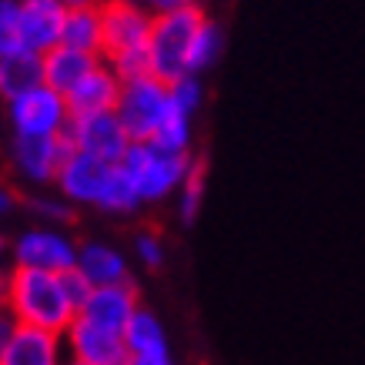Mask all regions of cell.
<instances>
[{
    "instance_id": "6da1fadb",
    "label": "cell",
    "mask_w": 365,
    "mask_h": 365,
    "mask_svg": "<svg viewBox=\"0 0 365 365\" xmlns=\"http://www.w3.org/2000/svg\"><path fill=\"white\" fill-rule=\"evenodd\" d=\"M4 309L11 312L14 322L47 329V332H67V325L78 319V305L71 302L61 272L44 268H24L14 265L7 272V302Z\"/></svg>"
},
{
    "instance_id": "7a4b0ae2",
    "label": "cell",
    "mask_w": 365,
    "mask_h": 365,
    "mask_svg": "<svg viewBox=\"0 0 365 365\" xmlns=\"http://www.w3.org/2000/svg\"><path fill=\"white\" fill-rule=\"evenodd\" d=\"M205 17L208 14L201 11V4H191V7H181L171 14H158L151 24V37H148V57H151L155 78L171 84L181 74H188L191 41H195Z\"/></svg>"
},
{
    "instance_id": "3957f363",
    "label": "cell",
    "mask_w": 365,
    "mask_h": 365,
    "mask_svg": "<svg viewBox=\"0 0 365 365\" xmlns=\"http://www.w3.org/2000/svg\"><path fill=\"white\" fill-rule=\"evenodd\" d=\"M191 161H195L191 151L188 155H175V151H165V148H158L151 141H134L128 148V155L121 158V168L128 171L141 201H161L171 191L181 188Z\"/></svg>"
},
{
    "instance_id": "277c9868",
    "label": "cell",
    "mask_w": 365,
    "mask_h": 365,
    "mask_svg": "<svg viewBox=\"0 0 365 365\" xmlns=\"http://www.w3.org/2000/svg\"><path fill=\"white\" fill-rule=\"evenodd\" d=\"M168 108H171L168 81L155 78V74H144V78L121 84V98H118L114 114L121 118L124 131L131 134V141H151L158 124L165 121Z\"/></svg>"
},
{
    "instance_id": "5b68a950",
    "label": "cell",
    "mask_w": 365,
    "mask_h": 365,
    "mask_svg": "<svg viewBox=\"0 0 365 365\" xmlns=\"http://www.w3.org/2000/svg\"><path fill=\"white\" fill-rule=\"evenodd\" d=\"M7 111H11L14 134H41V138H51V134H64L67 124H71L67 98L61 91L47 88V84L7 101Z\"/></svg>"
},
{
    "instance_id": "8992f818",
    "label": "cell",
    "mask_w": 365,
    "mask_h": 365,
    "mask_svg": "<svg viewBox=\"0 0 365 365\" xmlns=\"http://www.w3.org/2000/svg\"><path fill=\"white\" fill-rule=\"evenodd\" d=\"M114 175H118L114 161H101L94 155L74 151L57 171V188L71 205H94V208H101L104 198H108Z\"/></svg>"
},
{
    "instance_id": "52a82bcc",
    "label": "cell",
    "mask_w": 365,
    "mask_h": 365,
    "mask_svg": "<svg viewBox=\"0 0 365 365\" xmlns=\"http://www.w3.org/2000/svg\"><path fill=\"white\" fill-rule=\"evenodd\" d=\"M101 17H104V57L148 47L155 14L141 0H104Z\"/></svg>"
},
{
    "instance_id": "ba28073f",
    "label": "cell",
    "mask_w": 365,
    "mask_h": 365,
    "mask_svg": "<svg viewBox=\"0 0 365 365\" xmlns=\"http://www.w3.org/2000/svg\"><path fill=\"white\" fill-rule=\"evenodd\" d=\"M78 148L71 141V134H51V138H41V134H14V165L27 181L34 185H47V181H57V171L67 158L74 155Z\"/></svg>"
},
{
    "instance_id": "9c48e42d",
    "label": "cell",
    "mask_w": 365,
    "mask_h": 365,
    "mask_svg": "<svg viewBox=\"0 0 365 365\" xmlns=\"http://www.w3.org/2000/svg\"><path fill=\"white\" fill-rule=\"evenodd\" d=\"M67 134L78 151L84 155H94L101 161H121L131 148V134L124 131L121 118L114 111H101V114H81V118H71L67 124Z\"/></svg>"
},
{
    "instance_id": "30bf717a",
    "label": "cell",
    "mask_w": 365,
    "mask_h": 365,
    "mask_svg": "<svg viewBox=\"0 0 365 365\" xmlns=\"http://www.w3.org/2000/svg\"><path fill=\"white\" fill-rule=\"evenodd\" d=\"M64 345L71 349L74 359L91 362V365H128V359H131V349L124 342V332L94 325V322L81 319V315L67 325Z\"/></svg>"
},
{
    "instance_id": "8fae6325",
    "label": "cell",
    "mask_w": 365,
    "mask_h": 365,
    "mask_svg": "<svg viewBox=\"0 0 365 365\" xmlns=\"http://www.w3.org/2000/svg\"><path fill=\"white\" fill-rule=\"evenodd\" d=\"M14 262L24 268L67 272V268L78 265V245L54 228H31L14 245Z\"/></svg>"
},
{
    "instance_id": "7c38bea8",
    "label": "cell",
    "mask_w": 365,
    "mask_h": 365,
    "mask_svg": "<svg viewBox=\"0 0 365 365\" xmlns=\"http://www.w3.org/2000/svg\"><path fill=\"white\" fill-rule=\"evenodd\" d=\"M61 342H64L61 332L14 322L11 335L4 342V352H0V365H64Z\"/></svg>"
},
{
    "instance_id": "4fadbf2b",
    "label": "cell",
    "mask_w": 365,
    "mask_h": 365,
    "mask_svg": "<svg viewBox=\"0 0 365 365\" xmlns=\"http://www.w3.org/2000/svg\"><path fill=\"white\" fill-rule=\"evenodd\" d=\"M141 309L138 305V288L134 282H124V285H101L91 288V295L81 305V319L94 322V325H104V329H114V332H124L131 315Z\"/></svg>"
},
{
    "instance_id": "5bb4252c",
    "label": "cell",
    "mask_w": 365,
    "mask_h": 365,
    "mask_svg": "<svg viewBox=\"0 0 365 365\" xmlns=\"http://www.w3.org/2000/svg\"><path fill=\"white\" fill-rule=\"evenodd\" d=\"M67 7L61 0H21V27L27 51L47 54L64 37Z\"/></svg>"
},
{
    "instance_id": "9a60e30c",
    "label": "cell",
    "mask_w": 365,
    "mask_h": 365,
    "mask_svg": "<svg viewBox=\"0 0 365 365\" xmlns=\"http://www.w3.org/2000/svg\"><path fill=\"white\" fill-rule=\"evenodd\" d=\"M121 84L124 81L111 71L108 61H101L88 78L81 81L78 88L67 94V108H71V118H81V114H101V111H114L118 108V98H121Z\"/></svg>"
},
{
    "instance_id": "2e32d148",
    "label": "cell",
    "mask_w": 365,
    "mask_h": 365,
    "mask_svg": "<svg viewBox=\"0 0 365 365\" xmlns=\"http://www.w3.org/2000/svg\"><path fill=\"white\" fill-rule=\"evenodd\" d=\"M101 61H104V57L88 54V51H78V47L57 44L44 54V84L47 88H54V91H61V94L67 98V94L78 88L81 81L88 78Z\"/></svg>"
},
{
    "instance_id": "e0dca14e",
    "label": "cell",
    "mask_w": 365,
    "mask_h": 365,
    "mask_svg": "<svg viewBox=\"0 0 365 365\" xmlns=\"http://www.w3.org/2000/svg\"><path fill=\"white\" fill-rule=\"evenodd\" d=\"M78 268L84 272L94 288L101 285H124L131 282V272H128V262L124 255L111 245H101V242H88L78 248Z\"/></svg>"
},
{
    "instance_id": "ac0fdd59",
    "label": "cell",
    "mask_w": 365,
    "mask_h": 365,
    "mask_svg": "<svg viewBox=\"0 0 365 365\" xmlns=\"http://www.w3.org/2000/svg\"><path fill=\"white\" fill-rule=\"evenodd\" d=\"M44 84V54L37 51H17L0 57V98L14 101L27 91Z\"/></svg>"
},
{
    "instance_id": "d6986e66",
    "label": "cell",
    "mask_w": 365,
    "mask_h": 365,
    "mask_svg": "<svg viewBox=\"0 0 365 365\" xmlns=\"http://www.w3.org/2000/svg\"><path fill=\"white\" fill-rule=\"evenodd\" d=\"M61 44L104 57V17H101V7H78V11H67Z\"/></svg>"
},
{
    "instance_id": "ffe728a7",
    "label": "cell",
    "mask_w": 365,
    "mask_h": 365,
    "mask_svg": "<svg viewBox=\"0 0 365 365\" xmlns=\"http://www.w3.org/2000/svg\"><path fill=\"white\" fill-rule=\"evenodd\" d=\"M222 51H225V31L218 21L205 17L191 41V54H188V74H208L211 67L222 61Z\"/></svg>"
},
{
    "instance_id": "44dd1931",
    "label": "cell",
    "mask_w": 365,
    "mask_h": 365,
    "mask_svg": "<svg viewBox=\"0 0 365 365\" xmlns=\"http://www.w3.org/2000/svg\"><path fill=\"white\" fill-rule=\"evenodd\" d=\"M151 144L165 148V151H175V155H188L191 151V114L181 111L175 101H171V108H168L165 121L158 124Z\"/></svg>"
},
{
    "instance_id": "7402d4cb",
    "label": "cell",
    "mask_w": 365,
    "mask_h": 365,
    "mask_svg": "<svg viewBox=\"0 0 365 365\" xmlns=\"http://www.w3.org/2000/svg\"><path fill=\"white\" fill-rule=\"evenodd\" d=\"M124 342L131 352H151V349H165L168 345V335L161 329L158 315H151L148 309H138L124 329Z\"/></svg>"
},
{
    "instance_id": "603a6c76",
    "label": "cell",
    "mask_w": 365,
    "mask_h": 365,
    "mask_svg": "<svg viewBox=\"0 0 365 365\" xmlns=\"http://www.w3.org/2000/svg\"><path fill=\"white\" fill-rule=\"evenodd\" d=\"M205 178H208V165H205V158H195L181 188H178V215L185 225H195V218H198L201 201H205Z\"/></svg>"
},
{
    "instance_id": "cb8c5ba5",
    "label": "cell",
    "mask_w": 365,
    "mask_h": 365,
    "mask_svg": "<svg viewBox=\"0 0 365 365\" xmlns=\"http://www.w3.org/2000/svg\"><path fill=\"white\" fill-rule=\"evenodd\" d=\"M27 51L21 27V0H0V57Z\"/></svg>"
},
{
    "instance_id": "d4e9b609",
    "label": "cell",
    "mask_w": 365,
    "mask_h": 365,
    "mask_svg": "<svg viewBox=\"0 0 365 365\" xmlns=\"http://www.w3.org/2000/svg\"><path fill=\"white\" fill-rule=\"evenodd\" d=\"M168 88H171V101H175L181 111H188L191 118H195L198 108L205 104V81H201V74H181V78L171 81Z\"/></svg>"
},
{
    "instance_id": "484cf974",
    "label": "cell",
    "mask_w": 365,
    "mask_h": 365,
    "mask_svg": "<svg viewBox=\"0 0 365 365\" xmlns=\"http://www.w3.org/2000/svg\"><path fill=\"white\" fill-rule=\"evenodd\" d=\"M134 252H138V258H141L148 268H161L165 265V245H161V238H158L155 232H141L138 238H134Z\"/></svg>"
},
{
    "instance_id": "4316f807",
    "label": "cell",
    "mask_w": 365,
    "mask_h": 365,
    "mask_svg": "<svg viewBox=\"0 0 365 365\" xmlns=\"http://www.w3.org/2000/svg\"><path fill=\"white\" fill-rule=\"evenodd\" d=\"M31 208L44 218V222H54V225H67L74 222V208H71V201H51V198H34Z\"/></svg>"
},
{
    "instance_id": "83f0119b",
    "label": "cell",
    "mask_w": 365,
    "mask_h": 365,
    "mask_svg": "<svg viewBox=\"0 0 365 365\" xmlns=\"http://www.w3.org/2000/svg\"><path fill=\"white\" fill-rule=\"evenodd\" d=\"M61 282H64V288H67V295H71V302L78 305V312H81V305H84V299L91 295V282L84 278V272H81L78 265L74 268H67V272H61Z\"/></svg>"
},
{
    "instance_id": "f1b7e54d",
    "label": "cell",
    "mask_w": 365,
    "mask_h": 365,
    "mask_svg": "<svg viewBox=\"0 0 365 365\" xmlns=\"http://www.w3.org/2000/svg\"><path fill=\"white\" fill-rule=\"evenodd\" d=\"M128 365H175V362H171V352L165 345V349H151V352H131Z\"/></svg>"
},
{
    "instance_id": "f546056e",
    "label": "cell",
    "mask_w": 365,
    "mask_h": 365,
    "mask_svg": "<svg viewBox=\"0 0 365 365\" xmlns=\"http://www.w3.org/2000/svg\"><path fill=\"white\" fill-rule=\"evenodd\" d=\"M148 11L155 14H171V11H181V7H191V4H198V0H141Z\"/></svg>"
},
{
    "instance_id": "4dcf8cb0",
    "label": "cell",
    "mask_w": 365,
    "mask_h": 365,
    "mask_svg": "<svg viewBox=\"0 0 365 365\" xmlns=\"http://www.w3.org/2000/svg\"><path fill=\"white\" fill-rule=\"evenodd\" d=\"M14 329V319L7 309H0V352H4V342H7V335H11Z\"/></svg>"
},
{
    "instance_id": "1f68e13d",
    "label": "cell",
    "mask_w": 365,
    "mask_h": 365,
    "mask_svg": "<svg viewBox=\"0 0 365 365\" xmlns=\"http://www.w3.org/2000/svg\"><path fill=\"white\" fill-rule=\"evenodd\" d=\"M67 11H78V7H101L104 0H61Z\"/></svg>"
},
{
    "instance_id": "d6a6232c",
    "label": "cell",
    "mask_w": 365,
    "mask_h": 365,
    "mask_svg": "<svg viewBox=\"0 0 365 365\" xmlns=\"http://www.w3.org/2000/svg\"><path fill=\"white\" fill-rule=\"evenodd\" d=\"M14 208V195L7 188H0V215H7Z\"/></svg>"
},
{
    "instance_id": "836d02e7",
    "label": "cell",
    "mask_w": 365,
    "mask_h": 365,
    "mask_svg": "<svg viewBox=\"0 0 365 365\" xmlns=\"http://www.w3.org/2000/svg\"><path fill=\"white\" fill-rule=\"evenodd\" d=\"M64 365H91V362H81V359H74V355H71V359H67Z\"/></svg>"
},
{
    "instance_id": "e575fe53",
    "label": "cell",
    "mask_w": 365,
    "mask_h": 365,
    "mask_svg": "<svg viewBox=\"0 0 365 365\" xmlns=\"http://www.w3.org/2000/svg\"><path fill=\"white\" fill-rule=\"evenodd\" d=\"M0 255H4V235H0Z\"/></svg>"
}]
</instances>
